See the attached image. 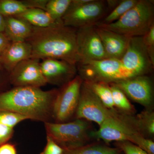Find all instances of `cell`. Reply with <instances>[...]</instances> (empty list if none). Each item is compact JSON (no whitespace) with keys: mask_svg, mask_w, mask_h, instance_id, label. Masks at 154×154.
I'll return each instance as SVG.
<instances>
[{"mask_svg":"<svg viewBox=\"0 0 154 154\" xmlns=\"http://www.w3.org/2000/svg\"><path fill=\"white\" fill-rule=\"evenodd\" d=\"M26 42L31 46L32 58L55 59L76 65L79 63L77 29L65 26L62 20L46 28L33 26Z\"/></svg>","mask_w":154,"mask_h":154,"instance_id":"1","label":"cell"},{"mask_svg":"<svg viewBox=\"0 0 154 154\" xmlns=\"http://www.w3.org/2000/svg\"><path fill=\"white\" fill-rule=\"evenodd\" d=\"M58 90L44 91L34 87H15L0 94V111L19 113L36 121L49 122Z\"/></svg>","mask_w":154,"mask_h":154,"instance_id":"2","label":"cell"},{"mask_svg":"<svg viewBox=\"0 0 154 154\" xmlns=\"http://www.w3.org/2000/svg\"><path fill=\"white\" fill-rule=\"evenodd\" d=\"M154 1L138 0L116 22L108 25L96 23L95 26L130 37L142 36L154 24Z\"/></svg>","mask_w":154,"mask_h":154,"instance_id":"3","label":"cell"},{"mask_svg":"<svg viewBox=\"0 0 154 154\" xmlns=\"http://www.w3.org/2000/svg\"><path fill=\"white\" fill-rule=\"evenodd\" d=\"M47 136L65 150L76 148L94 141L91 122L75 119L68 122L45 123Z\"/></svg>","mask_w":154,"mask_h":154,"instance_id":"4","label":"cell"},{"mask_svg":"<svg viewBox=\"0 0 154 154\" xmlns=\"http://www.w3.org/2000/svg\"><path fill=\"white\" fill-rule=\"evenodd\" d=\"M97 130H93L91 136L94 140H101L106 143L111 142L128 141L136 145L149 154H154V142L142 136L116 116L114 109L113 116L107 119Z\"/></svg>","mask_w":154,"mask_h":154,"instance_id":"5","label":"cell"},{"mask_svg":"<svg viewBox=\"0 0 154 154\" xmlns=\"http://www.w3.org/2000/svg\"><path fill=\"white\" fill-rule=\"evenodd\" d=\"M79 75L84 81L111 84L137 76L123 65L121 60L107 58L77 65Z\"/></svg>","mask_w":154,"mask_h":154,"instance_id":"6","label":"cell"},{"mask_svg":"<svg viewBox=\"0 0 154 154\" xmlns=\"http://www.w3.org/2000/svg\"><path fill=\"white\" fill-rule=\"evenodd\" d=\"M83 82L82 79L77 75L58 90L52 110V119L55 122L63 123L75 119Z\"/></svg>","mask_w":154,"mask_h":154,"instance_id":"7","label":"cell"},{"mask_svg":"<svg viewBox=\"0 0 154 154\" xmlns=\"http://www.w3.org/2000/svg\"><path fill=\"white\" fill-rule=\"evenodd\" d=\"M107 10L106 1L92 0L80 7H69L62 21L65 26L75 29L95 25L105 17Z\"/></svg>","mask_w":154,"mask_h":154,"instance_id":"8","label":"cell"},{"mask_svg":"<svg viewBox=\"0 0 154 154\" xmlns=\"http://www.w3.org/2000/svg\"><path fill=\"white\" fill-rule=\"evenodd\" d=\"M114 109H109L105 107L96 94L83 82L75 119H83L93 122L100 126L105 120L113 116Z\"/></svg>","mask_w":154,"mask_h":154,"instance_id":"9","label":"cell"},{"mask_svg":"<svg viewBox=\"0 0 154 154\" xmlns=\"http://www.w3.org/2000/svg\"><path fill=\"white\" fill-rule=\"evenodd\" d=\"M112 84L120 89L127 98L143 106L145 109H153V84L148 75L137 76Z\"/></svg>","mask_w":154,"mask_h":154,"instance_id":"10","label":"cell"},{"mask_svg":"<svg viewBox=\"0 0 154 154\" xmlns=\"http://www.w3.org/2000/svg\"><path fill=\"white\" fill-rule=\"evenodd\" d=\"M79 61L78 64L107 59L95 25L77 29Z\"/></svg>","mask_w":154,"mask_h":154,"instance_id":"11","label":"cell"},{"mask_svg":"<svg viewBox=\"0 0 154 154\" xmlns=\"http://www.w3.org/2000/svg\"><path fill=\"white\" fill-rule=\"evenodd\" d=\"M121 61L127 69L137 76L148 75L153 69L143 36L131 37Z\"/></svg>","mask_w":154,"mask_h":154,"instance_id":"12","label":"cell"},{"mask_svg":"<svg viewBox=\"0 0 154 154\" xmlns=\"http://www.w3.org/2000/svg\"><path fill=\"white\" fill-rule=\"evenodd\" d=\"M40 60L30 58L22 61L10 73L11 82L15 87L40 88L47 84L41 67Z\"/></svg>","mask_w":154,"mask_h":154,"instance_id":"13","label":"cell"},{"mask_svg":"<svg viewBox=\"0 0 154 154\" xmlns=\"http://www.w3.org/2000/svg\"><path fill=\"white\" fill-rule=\"evenodd\" d=\"M40 64L46 82L51 85L63 86L77 75V65L66 61L47 58L42 60Z\"/></svg>","mask_w":154,"mask_h":154,"instance_id":"14","label":"cell"},{"mask_svg":"<svg viewBox=\"0 0 154 154\" xmlns=\"http://www.w3.org/2000/svg\"><path fill=\"white\" fill-rule=\"evenodd\" d=\"M119 119L130 127L142 136L152 140L154 137V111L153 109H145L140 113L126 114L116 110Z\"/></svg>","mask_w":154,"mask_h":154,"instance_id":"15","label":"cell"},{"mask_svg":"<svg viewBox=\"0 0 154 154\" xmlns=\"http://www.w3.org/2000/svg\"><path fill=\"white\" fill-rule=\"evenodd\" d=\"M96 27L107 58L121 60L125 53L131 37Z\"/></svg>","mask_w":154,"mask_h":154,"instance_id":"16","label":"cell"},{"mask_svg":"<svg viewBox=\"0 0 154 154\" xmlns=\"http://www.w3.org/2000/svg\"><path fill=\"white\" fill-rule=\"evenodd\" d=\"M32 50L27 42H11L1 57V63L9 72L22 61L31 57Z\"/></svg>","mask_w":154,"mask_h":154,"instance_id":"17","label":"cell"},{"mask_svg":"<svg viewBox=\"0 0 154 154\" xmlns=\"http://www.w3.org/2000/svg\"><path fill=\"white\" fill-rule=\"evenodd\" d=\"M5 33L11 42H26L29 38L33 26L28 22L15 17H5Z\"/></svg>","mask_w":154,"mask_h":154,"instance_id":"18","label":"cell"},{"mask_svg":"<svg viewBox=\"0 0 154 154\" xmlns=\"http://www.w3.org/2000/svg\"><path fill=\"white\" fill-rule=\"evenodd\" d=\"M64 154H123L119 149L101 140H95L76 148L67 150Z\"/></svg>","mask_w":154,"mask_h":154,"instance_id":"19","label":"cell"},{"mask_svg":"<svg viewBox=\"0 0 154 154\" xmlns=\"http://www.w3.org/2000/svg\"><path fill=\"white\" fill-rule=\"evenodd\" d=\"M15 17L26 21L33 27L38 28L49 27L57 22L54 21L47 12L39 9H28Z\"/></svg>","mask_w":154,"mask_h":154,"instance_id":"20","label":"cell"},{"mask_svg":"<svg viewBox=\"0 0 154 154\" xmlns=\"http://www.w3.org/2000/svg\"><path fill=\"white\" fill-rule=\"evenodd\" d=\"M83 82L96 94L105 107L109 109H114L112 92L109 84L95 81H83Z\"/></svg>","mask_w":154,"mask_h":154,"instance_id":"21","label":"cell"},{"mask_svg":"<svg viewBox=\"0 0 154 154\" xmlns=\"http://www.w3.org/2000/svg\"><path fill=\"white\" fill-rule=\"evenodd\" d=\"M109 85L112 92L114 108L124 114H136L135 108L129 102L124 93L114 84L111 83Z\"/></svg>","mask_w":154,"mask_h":154,"instance_id":"22","label":"cell"},{"mask_svg":"<svg viewBox=\"0 0 154 154\" xmlns=\"http://www.w3.org/2000/svg\"><path fill=\"white\" fill-rule=\"evenodd\" d=\"M138 0H122L118 5L98 23L108 25L120 19L128 11L135 5Z\"/></svg>","mask_w":154,"mask_h":154,"instance_id":"23","label":"cell"},{"mask_svg":"<svg viewBox=\"0 0 154 154\" xmlns=\"http://www.w3.org/2000/svg\"><path fill=\"white\" fill-rule=\"evenodd\" d=\"M72 0H48L45 11L55 22L62 20L68 10Z\"/></svg>","mask_w":154,"mask_h":154,"instance_id":"24","label":"cell"},{"mask_svg":"<svg viewBox=\"0 0 154 154\" xmlns=\"http://www.w3.org/2000/svg\"><path fill=\"white\" fill-rule=\"evenodd\" d=\"M27 9L23 1L0 0V14L4 17H16Z\"/></svg>","mask_w":154,"mask_h":154,"instance_id":"25","label":"cell"},{"mask_svg":"<svg viewBox=\"0 0 154 154\" xmlns=\"http://www.w3.org/2000/svg\"><path fill=\"white\" fill-rule=\"evenodd\" d=\"M25 116L8 111H0V123L14 128L18 123L28 119Z\"/></svg>","mask_w":154,"mask_h":154,"instance_id":"26","label":"cell"},{"mask_svg":"<svg viewBox=\"0 0 154 154\" xmlns=\"http://www.w3.org/2000/svg\"><path fill=\"white\" fill-rule=\"evenodd\" d=\"M113 146L119 149L123 154H149L138 146L128 141L115 142Z\"/></svg>","mask_w":154,"mask_h":154,"instance_id":"27","label":"cell"},{"mask_svg":"<svg viewBox=\"0 0 154 154\" xmlns=\"http://www.w3.org/2000/svg\"><path fill=\"white\" fill-rule=\"evenodd\" d=\"M143 37L149 57L154 65V23Z\"/></svg>","mask_w":154,"mask_h":154,"instance_id":"28","label":"cell"},{"mask_svg":"<svg viewBox=\"0 0 154 154\" xmlns=\"http://www.w3.org/2000/svg\"><path fill=\"white\" fill-rule=\"evenodd\" d=\"M65 150L47 136V143L40 154H64Z\"/></svg>","mask_w":154,"mask_h":154,"instance_id":"29","label":"cell"},{"mask_svg":"<svg viewBox=\"0 0 154 154\" xmlns=\"http://www.w3.org/2000/svg\"><path fill=\"white\" fill-rule=\"evenodd\" d=\"M14 128L0 123V146L6 143L13 136Z\"/></svg>","mask_w":154,"mask_h":154,"instance_id":"30","label":"cell"},{"mask_svg":"<svg viewBox=\"0 0 154 154\" xmlns=\"http://www.w3.org/2000/svg\"><path fill=\"white\" fill-rule=\"evenodd\" d=\"M48 0H25L23 1L28 9L36 8L44 10Z\"/></svg>","mask_w":154,"mask_h":154,"instance_id":"31","label":"cell"},{"mask_svg":"<svg viewBox=\"0 0 154 154\" xmlns=\"http://www.w3.org/2000/svg\"><path fill=\"white\" fill-rule=\"evenodd\" d=\"M0 154H17L15 145L6 143L0 146Z\"/></svg>","mask_w":154,"mask_h":154,"instance_id":"32","label":"cell"},{"mask_svg":"<svg viewBox=\"0 0 154 154\" xmlns=\"http://www.w3.org/2000/svg\"><path fill=\"white\" fill-rule=\"evenodd\" d=\"M11 42L5 33H0V57Z\"/></svg>","mask_w":154,"mask_h":154,"instance_id":"33","label":"cell"},{"mask_svg":"<svg viewBox=\"0 0 154 154\" xmlns=\"http://www.w3.org/2000/svg\"><path fill=\"white\" fill-rule=\"evenodd\" d=\"M92 0H72L69 7L74 8V7H80L88 4Z\"/></svg>","mask_w":154,"mask_h":154,"instance_id":"34","label":"cell"},{"mask_svg":"<svg viewBox=\"0 0 154 154\" xmlns=\"http://www.w3.org/2000/svg\"><path fill=\"white\" fill-rule=\"evenodd\" d=\"M121 1L119 0H107L106 1V5H107V9H110L111 11L116 8Z\"/></svg>","mask_w":154,"mask_h":154,"instance_id":"35","label":"cell"},{"mask_svg":"<svg viewBox=\"0 0 154 154\" xmlns=\"http://www.w3.org/2000/svg\"><path fill=\"white\" fill-rule=\"evenodd\" d=\"M5 28V18L0 14V33H4Z\"/></svg>","mask_w":154,"mask_h":154,"instance_id":"36","label":"cell"},{"mask_svg":"<svg viewBox=\"0 0 154 154\" xmlns=\"http://www.w3.org/2000/svg\"><path fill=\"white\" fill-rule=\"evenodd\" d=\"M2 66V63H1V57H0V67Z\"/></svg>","mask_w":154,"mask_h":154,"instance_id":"37","label":"cell"},{"mask_svg":"<svg viewBox=\"0 0 154 154\" xmlns=\"http://www.w3.org/2000/svg\"><path fill=\"white\" fill-rule=\"evenodd\" d=\"M1 78H0V85H1Z\"/></svg>","mask_w":154,"mask_h":154,"instance_id":"38","label":"cell"}]
</instances>
